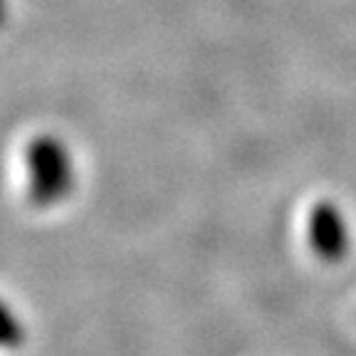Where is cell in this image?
<instances>
[{"mask_svg": "<svg viewBox=\"0 0 356 356\" xmlns=\"http://www.w3.org/2000/svg\"><path fill=\"white\" fill-rule=\"evenodd\" d=\"M307 240L314 255L324 262H339L349 252V228L344 213L332 200H319L307 216Z\"/></svg>", "mask_w": 356, "mask_h": 356, "instance_id": "cell-2", "label": "cell"}, {"mask_svg": "<svg viewBox=\"0 0 356 356\" xmlns=\"http://www.w3.org/2000/svg\"><path fill=\"white\" fill-rule=\"evenodd\" d=\"M17 334H15V319H13L10 312H6V346L17 344Z\"/></svg>", "mask_w": 356, "mask_h": 356, "instance_id": "cell-3", "label": "cell"}, {"mask_svg": "<svg viewBox=\"0 0 356 356\" xmlns=\"http://www.w3.org/2000/svg\"><path fill=\"white\" fill-rule=\"evenodd\" d=\"M28 195L38 208H50L65 200L74 188L72 156L57 136L40 134L30 141L28 151Z\"/></svg>", "mask_w": 356, "mask_h": 356, "instance_id": "cell-1", "label": "cell"}]
</instances>
